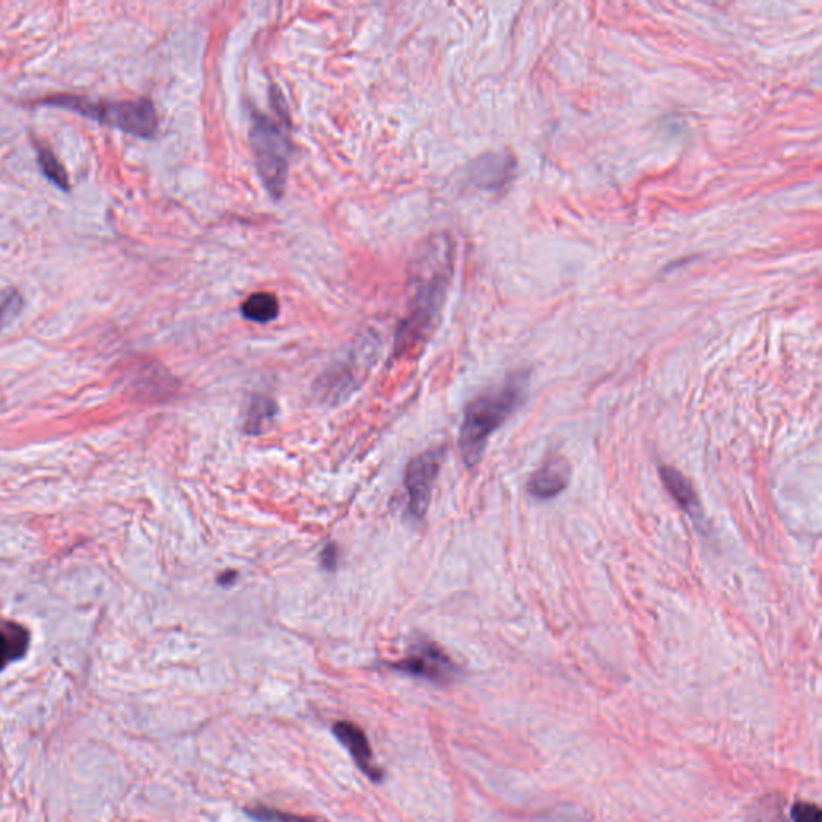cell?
I'll list each match as a JSON object with an SVG mask.
<instances>
[{
  "label": "cell",
  "instance_id": "obj_1",
  "mask_svg": "<svg viewBox=\"0 0 822 822\" xmlns=\"http://www.w3.org/2000/svg\"><path fill=\"white\" fill-rule=\"evenodd\" d=\"M527 386L529 375L521 371L509 376L497 389L479 395L466 407L458 445L461 458L468 468H474L481 463L493 432L500 429L509 416L525 402Z\"/></svg>",
  "mask_w": 822,
  "mask_h": 822
},
{
  "label": "cell",
  "instance_id": "obj_2",
  "mask_svg": "<svg viewBox=\"0 0 822 822\" xmlns=\"http://www.w3.org/2000/svg\"><path fill=\"white\" fill-rule=\"evenodd\" d=\"M36 105L78 113L82 118L113 127L139 139H153L158 132V113L148 98L95 100L82 95L55 94L37 100Z\"/></svg>",
  "mask_w": 822,
  "mask_h": 822
},
{
  "label": "cell",
  "instance_id": "obj_3",
  "mask_svg": "<svg viewBox=\"0 0 822 822\" xmlns=\"http://www.w3.org/2000/svg\"><path fill=\"white\" fill-rule=\"evenodd\" d=\"M249 137L262 182L273 196L280 198L288 179L289 147L285 134L269 116L256 114Z\"/></svg>",
  "mask_w": 822,
  "mask_h": 822
},
{
  "label": "cell",
  "instance_id": "obj_4",
  "mask_svg": "<svg viewBox=\"0 0 822 822\" xmlns=\"http://www.w3.org/2000/svg\"><path fill=\"white\" fill-rule=\"evenodd\" d=\"M447 273L448 267L434 270L431 277L420 281L421 285L416 289L413 301H411L410 312L399 326V331L395 336V355L407 352L428 336L432 323L436 322L442 301H444L445 289L448 285Z\"/></svg>",
  "mask_w": 822,
  "mask_h": 822
},
{
  "label": "cell",
  "instance_id": "obj_5",
  "mask_svg": "<svg viewBox=\"0 0 822 822\" xmlns=\"http://www.w3.org/2000/svg\"><path fill=\"white\" fill-rule=\"evenodd\" d=\"M394 672L423 678L429 683L447 686L460 676V667L444 649L432 641H418L411 646L407 656L389 664Z\"/></svg>",
  "mask_w": 822,
  "mask_h": 822
},
{
  "label": "cell",
  "instance_id": "obj_6",
  "mask_svg": "<svg viewBox=\"0 0 822 822\" xmlns=\"http://www.w3.org/2000/svg\"><path fill=\"white\" fill-rule=\"evenodd\" d=\"M444 460L442 448H431L415 456L405 469V490L408 495V516L421 521L428 513L432 489L439 476L440 464Z\"/></svg>",
  "mask_w": 822,
  "mask_h": 822
},
{
  "label": "cell",
  "instance_id": "obj_7",
  "mask_svg": "<svg viewBox=\"0 0 822 822\" xmlns=\"http://www.w3.org/2000/svg\"><path fill=\"white\" fill-rule=\"evenodd\" d=\"M333 734L346 747L350 757L354 758L355 765L365 776L373 782L383 781L384 771L376 763L367 733L360 726L352 721H336L333 725Z\"/></svg>",
  "mask_w": 822,
  "mask_h": 822
},
{
  "label": "cell",
  "instance_id": "obj_8",
  "mask_svg": "<svg viewBox=\"0 0 822 822\" xmlns=\"http://www.w3.org/2000/svg\"><path fill=\"white\" fill-rule=\"evenodd\" d=\"M570 474L572 468L564 456H551L532 474L527 482V492L537 500H551L567 489Z\"/></svg>",
  "mask_w": 822,
  "mask_h": 822
},
{
  "label": "cell",
  "instance_id": "obj_9",
  "mask_svg": "<svg viewBox=\"0 0 822 822\" xmlns=\"http://www.w3.org/2000/svg\"><path fill=\"white\" fill-rule=\"evenodd\" d=\"M659 473L662 484L672 495L673 500L678 503L684 513L689 514L694 521H699L702 517V508H700L699 498L694 492L691 481L672 466H660Z\"/></svg>",
  "mask_w": 822,
  "mask_h": 822
},
{
  "label": "cell",
  "instance_id": "obj_10",
  "mask_svg": "<svg viewBox=\"0 0 822 822\" xmlns=\"http://www.w3.org/2000/svg\"><path fill=\"white\" fill-rule=\"evenodd\" d=\"M513 175V159L509 156L489 155L473 167V180L484 188H500Z\"/></svg>",
  "mask_w": 822,
  "mask_h": 822
},
{
  "label": "cell",
  "instance_id": "obj_11",
  "mask_svg": "<svg viewBox=\"0 0 822 822\" xmlns=\"http://www.w3.org/2000/svg\"><path fill=\"white\" fill-rule=\"evenodd\" d=\"M28 648L29 633L23 625L0 622V672L12 662L23 659Z\"/></svg>",
  "mask_w": 822,
  "mask_h": 822
},
{
  "label": "cell",
  "instance_id": "obj_12",
  "mask_svg": "<svg viewBox=\"0 0 822 822\" xmlns=\"http://www.w3.org/2000/svg\"><path fill=\"white\" fill-rule=\"evenodd\" d=\"M278 312H280L278 299L270 293L253 294L241 306L243 317L256 323L272 322L278 317Z\"/></svg>",
  "mask_w": 822,
  "mask_h": 822
},
{
  "label": "cell",
  "instance_id": "obj_13",
  "mask_svg": "<svg viewBox=\"0 0 822 822\" xmlns=\"http://www.w3.org/2000/svg\"><path fill=\"white\" fill-rule=\"evenodd\" d=\"M277 415V403L265 395H254L249 402L248 413H246L245 431L248 434H259L264 431L265 424L273 420Z\"/></svg>",
  "mask_w": 822,
  "mask_h": 822
},
{
  "label": "cell",
  "instance_id": "obj_14",
  "mask_svg": "<svg viewBox=\"0 0 822 822\" xmlns=\"http://www.w3.org/2000/svg\"><path fill=\"white\" fill-rule=\"evenodd\" d=\"M34 147H36L37 163L41 164V169L45 177H47L55 187L60 188L63 192H68V190H70V177H68V172H66L63 164L58 161L55 153H53L49 147L42 145V143L34 142Z\"/></svg>",
  "mask_w": 822,
  "mask_h": 822
},
{
  "label": "cell",
  "instance_id": "obj_15",
  "mask_svg": "<svg viewBox=\"0 0 822 822\" xmlns=\"http://www.w3.org/2000/svg\"><path fill=\"white\" fill-rule=\"evenodd\" d=\"M246 814L257 822H320L317 819L286 813V811L277 810V808L267 805L248 806Z\"/></svg>",
  "mask_w": 822,
  "mask_h": 822
},
{
  "label": "cell",
  "instance_id": "obj_16",
  "mask_svg": "<svg viewBox=\"0 0 822 822\" xmlns=\"http://www.w3.org/2000/svg\"><path fill=\"white\" fill-rule=\"evenodd\" d=\"M23 298L17 289H9L0 298V330L4 328L10 320L17 317L23 309Z\"/></svg>",
  "mask_w": 822,
  "mask_h": 822
},
{
  "label": "cell",
  "instance_id": "obj_17",
  "mask_svg": "<svg viewBox=\"0 0 822 822\" xmlns=\"http://www.w3.org/2000/svg\"><path fill=\"white\" fill-rule=\"evenodd\" d=\"M794 822H822V811L810 802H797L790 811Z\"/></svg>",
  "mask_w": 822,
  "mask_h": 822
},
{
  "label": "cell",
  "instance_id": "obj_18",
  "mask_svg": "<svg viewBox=\"0 0 822 822\" xmlns=\"http://www.w3.org/2000/svg\"><path fill=\"white\" fill-rule=\"evenodd\" d=\"M320 562H322L323 569L328 570V572H334V570L338 569V546L334 545V543H328V545H325L322 554H320Z\"/></svg>",
  "mask_w": 822,
  "mask_h": 822
},
{
  "label": "cell",
  "instance_id": "obj_19",
  "mask_svg": "<svg viewBox=\"0 0 822 822\" xmlns=\"http://www.w3.org/2000/svg\"><path fill=\"white\" fill-rule=\"evenodd\" d=\"M237 578V570H227L224 574L219 575L217 582H219V585L222 586H232L235 585V582H237Z\"/></svg>",
  "mask_w": 822,
  "mask_h": 822
}]
</instances>
